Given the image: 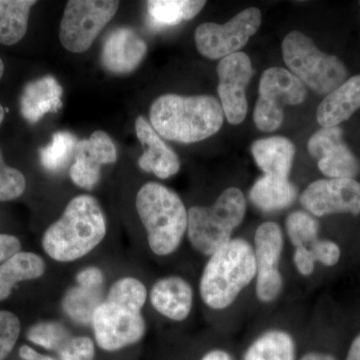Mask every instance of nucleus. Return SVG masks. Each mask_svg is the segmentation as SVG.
I'll list each match as a JSON object with an SVG mask.
<instances>
[{"instance_id": "35", "label": "nucleus", "mask_w": 360, "mask_h": 360, "mask_svg": "<svg viewBox=\"0 0 360 360\" xmlns=\"http://www.w3.org/2000/svg\"><path fill=\"white\" fill-rule=\"evenodd\" d=\"M309 248L314 255L315 262H321L326 266H333L340 260V248L333 241L317 239Z\"/></svg>"}, {"instance_id": "18", "label": "nucleus", "mask_w": 360, "mask_h": 360, "mask_svg": "<svg viewBox=\"0 0 360 360\" xmlns=\"http://www.w3.org/2000/svg\"><path fill=\"white\" fill-rule=\"evenodd\" d=\"M63 87L51 75L28 82L20 97L21 115L34 124L47 113L58 112L63 108Z\"/></svg>"}, {"instance_id": "13", "label": "nucleus", "mask_w": 360, "mask_h": 360, "mask_svg": "<svg viewBox=\"0 0 360 360\" xmlns=\"http://www.w3.org/2000/svg\"><path fill=\"white\" fill-rule=\"evenodd\" d=\"M300 203L315 217L335 213H360V184L354 179H319L300 196Z\"/></svg>"}, {"instance_id": "10", "label": "nucleus", "mask_w": 360, "mask_h": 360, "mask_svg": "<svg viewBox=\"0 0 360 360\" xmlns=\"http://www.w3.org/2000/svg\"><path fill=\"white\" fill-rule=\"evenodd\" d=\"M262 25V13L250 7L236 14L224 25L205 22L195 30V44L201 56L224 58L240 51Z\"/></svg>"}, {"instance_id": "29", "label": "nucleus", "mask_w": 360, "mask_h": 360, "mask_svg": "<svg viewBox=\"0 0 360 360\" xmlns=\"http://www.w3.org/2000/svg\"><path fill=\"white\" fill-rule=\"evenodd\" d=\"M285 229L288 238L295 248H309L319 239V222L309 213L305 212L298 210L288 215Z\"/></svg>"}, {"instance_id": "17", "label": "nucleus", "mask_w": 360, "mask_h": 360, "mask_svg": "<svg viewBox=\"0 0 360 360\" xmlns=\"http://www.w3.org/2000/svg\"><path fill=\"white\" fill-rule=\"evenodd\" d=\"M150 302L156 311L174 321H182L191 314L193 290L186 279L169 276L153 285Z\"/></svg>"}, {"instance_id": "14", "label": "nucleus", "mask_w": 360, "mask_h": 360, "mask_svg": "<svg viewBox=\"0 0 360 360\" xmlns=\"http://www.w3.org/2000/svg\"><path fill=\"white\" fill-rule=\"evenodd\" d=\"M70 177L77 186L92 189L101 179V168L115 163L117 153L115 143L104 131H94L89 139L78 142Z\"/></svg>"}, {"instance_id": "42", "label": "nucleus", "mask_w": 360, "mask_h": 360, "mask_svg": "<svg viewBox=\"0 0 360 360\" xmlns=\"http://www.w3.org/2000/svg\"><path fill=\"white\" fill-rule=\"evenodd\" d=\"M300 360H336L335 356L323 352H309Z\"/></svg>"}, {"instance_id": "22", "label": "nucleus", "mask_w": 360, "mask_h": 360, "mask_svg": "<svg viewBox=\"0 0 360 360\" xmlns=\"http://www.w3.org/2000/svg\"><path fill=\"white\" fill-rule=\"evenodd\" d=\"M45 264L39 255L20 251L0 264V302L11 295L14 285L44 276Z\"/></svg>"}, {"instance_id": "26", "label": "nucleus", "mask_w": 360, "mask_h": 360, "mask_svg": "<svg viewBox=\"0 0 360 360\" xmlns=\"http://www.w3.org/2000/svg\"><path fill=\"white\" fill-rule=\"evenodd\" d=\"M317 160L319 170L329 179H354L360 172L359 160L343 141L324 151Z\"/></svg>"}, {"instance_id": "38", "label": "nucleus", "mask_w": 360, "mask_h": 360, "mask_svg": "<svg viewBox=\"0 0 360 360\" xmlns=\"http://www.w3.org/2000/svg\"><path fill=\"white\" fill-rule=\"evenodd\" d=\"M20 248L21 243L18 238L9 234H0V264L20 252Z\"/></svg>"}, {"instance_id": "21", "label": "nucleus", "mask_w": 360, "mask_h": 360, "mask_svg": "<svg viewBox=\"0 0 360 360\" xmlns=\"http://www.w3.org/2000/svg\"><path fill=\"white\" fill-rule=\"evenodd\" d=\"M296 193L295 187L288 179L264 175L251 187L250 200L258 210L272 212L292 205Z\"/></svg>"}, {"instance_id": "39", "label": "nucleus", "mask_w": 360, "mask_h": 360, "mask_svg": "<svg viewBox=\"0 0 360 360\" xmlns=\"http://www.w3.org/2000/svg\"><path fill=\"white\" fill-rule=\"evenodd\" d=\"M20 355L21 359L25 360H54L51 357L39 354L27 345H23L20 347Z\"/></svg>"}, {"instance_id": "4", "label": "nucleus", "mask_w": 360, "mask_h": 360, "mask_svg": "<svg viewBox=\"0 0 360 360\" xmlns=\"http://www.w3.org/2000/svg\"><path fill=\"white\" fill-rule=\"evenodd\" d=\"M257 274L252 245L245 239H231L210 255L203 269L200 283L203 302L212 309H227Z\"/></svg>"}, {"instance_id": "33", "label": "nucleus", "mask_w": 360, "mask_h": 360, "mask_svg": "<svg viewBox=\"0 0 360 360\" xmlns=\"http://www.w3.org/2000/svg\"><path fill=\"white\" fill-rule=\"evenodd\" d=\"M342 141V130L340 127H322L310 137L307 148L310 155L317 160L326 149Z\"/></svg>"}, {"instance_id": "15", "label": "nucleus", "mask_w": 360, "mask_h": 360, "mask_svg": "<svg viewBox=\"0 0 360 360\" xmlns=\"http://www.w3.org/2000/svg\"><path fill=\"white\" fill-rule=\"evenodd\" d=\"M148 51L146 41L129 27L116 28L105 39L101 63L115 75L134 71L141 65Z\"/></svg>"}, {"instance_id": "30", "label": "nucleus", "mask_w": 360, "mask_h": 360, "mask_svg": "<svg viewBox=\"0 0 360 360\" xmlns=\"http://www.w3.org/2000/svg\"><path fill=\"white\" fill-rule=\"evenodd\" d=\"M27 338L34 345L49 350L60 349L70 340L65 326L58 322H40L28 330Z\"/></svg>"}, {"instance_id": "28", "label": "nucleus", "mask_w": 360, "mask_h": 360, "mask_svg": "<svg viewBox=\"0 0 360 360\" xmlns=\"http://www.w3.org/2000/svg\"><path fill=\"white\" fill-rule=\"evenodd\" d=\"M101 303L98 290H87L78 285L66 293L63 309L73 321L86 324L91 322L94 311Z\"/></svg>"}, {"instance_id": "31", "label": "nucleus", "mask_w": 360, "mask_h": 360, "mask_svg": "<svg viewBox=\"0 0 360 360\" xmlns=\"http://www.w3.org/2000/svg\"><path fill=\"white\" fill-rule=\"evenodd\" d=\"M26 181L20 170L8 167L0 149V201H11L25 193Z\"/></svg>"}, {"instance_id": "2", "label": "nucleus", "mask_w": 360, "mask_h": 360, "mask_svg": "<svg viewBox=\"0 0 360 360\" xmlns=\"http://www.w3.org/2000/svg\"><path fill=\"white\" fill-rule=\"evenodd\" d=\"M151 127L163 139L180 143L203 141L224 124L221 103L210 96L165 94L151 105Z\"/></svg>"}, {"instance_id": "11", "label": "nucleus", "mask_w": 360, "mask_h": 360, "mask_svg": "<svg viewBox=\"0 0 360 360\" xmlns=\"http://www.w3.org/2000/svg\"><path fill=\"white\" fill-rule=\"evenodd\" d=\"M283 246V231L276 222H264L257 227L253 248L257 267L255 291L262 302H274L283 291V278L278 265Z\"/></svg>"}, {"instance_id": "3", "label": "nucleus", "mask_w": 360, "mask_h": 360, "mask_svg": "<svg viewBox=\"0 0 360 360\" xmlns=\"http://www.w3.org/2000/svg\"><path fill=\"white\" fill-rule=\"evenodd\" d=\"M105 233V217L98 201L82 194L72 198L63 217L46 229L42 246L56 262H75L96 248Z\"/></svg>"}, {"instance_id": "41", "label": "nucleus", "mask_w": 360, "mask_h": 360, "mask_svg": "<svg viewBox=\"0 0 360 360\" xmlns=\"http://www.w3.org/2000/svg\"><path fill=\"white\" fill-rule=\"evenodd\" d=\"M347 360H360V335L352 341L348 350Z\"/></svg>"}, {"instance_id": "6", "label": "nucleus", "mask_w": 360, "mask_h": 360, "mask_svg": "<svg viewBox=\"0 0 360 360\" xmlns=\"http://www.w3.org/2000/svg\"><path fill=\"white\" fill-rule=\"evenodd\" d=\"M245 212V196L238 187L225 189L212 206H193L188 210L187 225L191 245L210 257L231 240L232 232L241 224Z\"/></svg>"}, {"instance_id": "23", "label": "nucleus", "mask_w": 360, "mask_h": 360, "mask_svg": "<svg viewBox=\"0 0 360 360\" xmlns=\"http://www.w3.org/2000/svg\"><path fill=\"white\" fill-rule=\"evenodd\" d=\"M34 4V0H0V44L13 45L23 39Z\"/></svg>"}, {"instance_id": "37", "label": "nucleus", "mask_w": 360, "mask_h": 360, "mask_svg": "<svg viewBox=\"0 0 360 360\" xmlns=\"http://www.w3.org/2000/svg\"><path fill=\"white\" fill-rule=\"evenodd\" d=\"M78 285L87 290H98L103 283V274L97 267H89L77 274Z\"/></svg>"}, {"instance_id": "7", "label": "nucleus", "mask_w": 360, "mask_h": 360, "mask_svg": "<svg viewBox=\"0 0 360 360\" xmlns=\"http://www.w3.org/2000/svg\"><path fill=\"white\" fill-rule=\"evenodd\" d=\"M283 56L291 73L319 94H330L347 77L340 58L319 51L309 37L296 30L283 39Z\"/></svg>"}, {"instance_id": "34", "label": "nucleus", "mask_w": 360, "mask_h": 360, "mask_svg": "<svg viewBox=\"0 0 360 360\" xmlns=\"http://www.w3.org/2000/svg\"><path fill=\"white\" fill-rule=\"evenodd\" d=\"M61 360H94V345L85 336L70 338L58 350Z\"/></svg>"}, {"instance_id": "8", "label": "nucleus", "mask_w": 360, "mask_h": 360, "mask_svg": "<svg viewBox=\"0 0 360 360\" xmlns=\"http://www.w3.org/2000/svg\"><path fill=\"white\" fill-rule=\"evenodd\" d=\"M258 91L253 120L265 132L274 131L283 124L284 106L298 105L307 96L302 80L281 68H270L262 73Z\"/></svg>"}, {"instance_id": "24", "label": "nucleus", "mask_w": 360, "mask_h": 360, "mask_svg": "<svg viewBox=\"0 0 360 360\" xmlns=\"http://www.w3.org/2000/svg\"><path fill=\"white\" fill-rule=\"evenodd\" d=\"M243 360H295V340L281 329L266 331L251 343Z\"/></svg>"}, {"instance_id": "43", "label": "nucleus", "mask_w": 360, "mask_h": 360, "mask_svg": "<svg viewBox=\"0 0 360 360\" xmlns=\"http://www.w3.org/2000/svg\"><path fill=\"white\" fill-rule=\"evenodd\" d=\"M4 120V108H2L1 104H0V124H1L2 122Z\"/></svg>"}, {"instance_id": "20", "label": "nucleus", "mask_w": 360, "mask_h": 360, "mask_svg": "<svg viewBox=\"0 0 360 360\" xmlns=\"http://www.w3.org/2000/svg\"><path fill=\"white\" fill-rule=\"evenodd\" d=\"M251 153L264 175L288 179L295 155V144L290 139L283 136L259 139L253 142Z\"/></svg>"}, {"instance_id": "19", "label": "nucleus", "mask_w": 360, "mask_h": 360, "mask_svg": "<svg viewBox=\"0 0 360 360\" xmlns=\"http://www.w3.org/2000/svg\"><path fill=\"white\" fill-rule=\"evenodd\" d=\"M360 108V75L350 77L328 94L317 108V122L322 127H338Z\"/></svg>"}, {"instance_id": "32", "label": "nucleus", "mask_w": 360, "mask_h": 360, "mask_svg": "<svg viewBox=\"0 0 360 360\" xmlns=\"http://www.w3.org/2000/svg\"><path fill=\"white\" fill-rule=\"evenodd\" d=\"M20 333V321L13 312L0 310V360L13 349Z\"/></svg>"}, {"instance_id": "40", "label": "nucleus", "mask_w": 360, "mask_h": 360, "mask_svg": "<svg viewBox=\"0 0 360 360\" xmlns=\"http://www.w3.org/2000/svg\"><path fill=\"white\" fill-rule=\"evenodd\" d=\"M200 360H233L231 355L225 350L213 349L207 352Z\"/></svg>"}, {"instance_id": "44", "label": "nucleus", "mask_w": 360, "mask_h": 360, "mask_svg": "<svg viewBox=\"0 0 360 360\" xmlns=\"http://www.w3.org/2000/svg\"><path fill=\"white\" fill-rule=\"evenodd\" d=\"M4 65L2 63L1 58H0V78H1L2 75H4Z\"/></svg>"}, {"instance_id": "9", "label": "nucleus", "mask_w": 360, "mask_h": 360, "mask_svg": "<svg viewBox=\"0 0 360 360\" xmlns=\"http://www.w3.org/2000/svg\"><path fill=\"white\" fill-rule=\"evenodd\" d=\"M118 7L120 1L113 0H70L60 23L61 44L73 53L86 51L112 20Z\"/></svg>"}, {"instance_id": "25", "label": "nucleus", "mask_w": 360, "mask_h": 360, "mask_svg": "<svg viewBox=\"0 0 360 360\" xmlns=\"http://www.w3.org/2000/svg\"><path fill=\"white\" fill-rule=\"evenodd\" d=\"M148 4L149 18L155 26L176 25L184 20H193L205 1L193 0H151Z\"/></svg>"}, {"instance_id": "1", "label": "nucleus", "mask_w": 360, "mask_h": 360, "mask_svg": "<svg viewBox=\"0 0 360 360\" xmlns=\"http://www.w3.org/2000/svg\"><path fill=\"white\" fill-rule=\"evenodd\" d=\"M148 298L144 284L134 277H124L111 286L104 302L92 316L97 345L115 352L139 342L146 333L141 309Z\"/></svg>"}, {"instance_id": "16", "label": "nucleus", "mask_w": 360, "mask_h": 360, "mask_svg": "<svg viewBox=\"0 0 360 360\" xmlns=\"http://www.w3.org/2000/svg\"><path fill=\"white\" fill-rule=\"evenodd\" d=\"M135 131L143 146V155L139 160L142 170L153 172L161 179H169L179 172V156L168 148L146 118L142 116L136 118Z\"/></svg>"}, {"instance_id": "5", "label": "nucleus", "mask_w": 360, "mask_h": 360, "mask_svg": "<svg viewBox=\"0 0 360 360\" xmlns=\"http://www.w3.org/2000/svg\"><path fill=\"white\" fill-rule=\"evenodd\" d=\"M135 205L153 253L165 257L174 252L188 225V212L179 196L162 184L148 182L137 193Z\"/></svg>"}, {"instance_id": "27", "label": "nucleus", "mask_w": 360, "mask_h": 360, "mask_svg": "<svg viewBox=\"0 0 360 360\" xmlns=\"http://www.w3.org/2000/svg\"><path fill=\"white\" fill-rule=\"evenodd\" d=\"M77 137L68 131H58L53 134L49 146L40 149L39 160L42 167L49 172H61L77 153Z\"/></svg>"}, {"instance_id": "12", "label": "nucleus", "mask_w": 360, "mask_h": 360, "mask_svg": "<svg viewBox=\"0 0 360 360\" xmlns=\"http://www.w3.org/2000/svg\"><path fill=\"white\" fill-rule=\"evenodd\" d=\"M217 75V90L225 117L231 124H240L248 113L245 89L253 75L250 58L243 52L226 56L220 60Z\"/></svg>"}, {"instance_id": "36", "label": "nucleus", "mask_w": 360, "mask_h": 360, "mask_svg": "<svg viewBox=\"0 0 360 360\" xmlns=\"http://www.w3.org/2000/svg\"><path fill=\"white\" fill-rule=\"evenodd\" d=\"M293 262L297 271L303 276H309L314 274L315 259L311 250L307 246L295 248Z\"/></svg>"}]
</instances>
